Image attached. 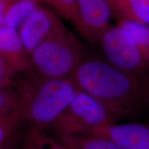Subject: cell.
Returning <instances> with one entry per match:
<instances>
[{"label": "cell", "mask_w": 149, "mask_h": 149, "mask_svg": "<svg viewBox=\"0 0 149 149\" xmlns=\"http://www.w3.org/2000/svg\"><path fill=\"white\" fill-rule=\"evenodd\" d=\"M79 24L77 29L85 38L98 43L115 17L110 0H77Z\"/></svg>", "instance_id": "7"}, {"label": "cell", "mask_w": 149, "mask_h": 149, "mask_svg": "<svg viewBox=\"0 0 149 149\" xmlns=\"http://www.w3.org/2000/svg\"><path fill=\"white\" fill-rule=\"evenodd\" d=\"M104 59L112 66L125 72L148 74L149 69L130 35L119 26H111L100 37Z\"/></svg>", "instance_id": "5"}, {"label": "cell", "mask_w": 149, "mask_h": 149, "mask_svg": "<svg viewBox=\"0 0 149 149\" xmlns=\"http://www.w3.org/2000/svg\"><path fill=\"white\" fill-rule=\"evenodd\" d=\"M19 95L12 87L0 88V117H6L18 112Z\"/></svg>", "instance_id": "17"}, {"label": "cell", "mask_w": 149, "mask_h": 149, "mask_svg": "<svg viewBox=\"0 0 149 149\" xmlns=\"http://www.w3.org/2000/svg\"><path fill=\"white\" fill-rule=\"evenodd\" d=\"M66 29L59 16L41 6L28 17L17 31L30 56L41 43Z\"/></svg>", "instance_id": "6"}, {"label": "cell", "mask_w": 149, "mask_h": 149, "mask_svg": "<svg viewBox=\"0 0 149 149\" xmlns=\"http://www.w3.org/2000/svg\"><path fill=\"white\" fill-rule=\"evenodd\" d=\"M40 3L49 6L59 17H62L72 23L77 28L79 16L77 0H38Z\"/></svg>", "instance_id": "14"}, {"label": "cell", "mask_w": 149, "mask_h": 149, "mask_svg": "<svg viewBox=\"0 0 149 149\" xmlns=\"http://www.w3.org/2000/svg\"><path fill=\"white\" fill-rule=\"evenodd\" d=\"M91 133L109 137L122 149H149V118L116 122Z\"/></svg>", "instance_id": "8"}, {"label": "cell", "mask_w": 149, "mask_h": 149, "mask_svg": "<svg viewBox=\"0 0 149 149\" xmlns=\"http://www.w3.org/2000/svg\"><path fill=\"white\" fill-rule=\"evenodd\" d=\"M71 78L79 90L102 102L118 122L149 118V74L130 73L102 57L85 56Z\"/></svg>", "instance_id": "1"}, {"label": "cell", "mask_w": 149, "mask_h": 149, "mask_svg": "<svg viewBox=\"0 0 149 149\" xmlns=\"http://www.w3.org/2000/svg\"><path fill=\"white\" fill-rule=\"evenodd\" d=\"M12 1L13 0H0V27L3 26L6 13Z\"/></svg>", "instance_id": "19"}, {"label": "cell", "mask_w": 149, "mask_h": 149, "mask_svg": "<svg viewBox=\"0 0 149 149\" xmlns=\"http://www.w3.org/2000/svg\"><path fill=\"white\" fill-rule=\"evenodd\" d=\"M119 122L114 115L95 97L78 90L53 129L57 137L91 133L103 126Z\"/></svg>", "instance_id": "4"}, {"label": "cell", "mask_w": 149, "mask_h": 149, "mask_svg": "<svg viewBox=\"0 0 149 149\" xmlns=\"http://www.w3.org/2000/svg\"><path fill=\"white\" fill-rule=\"evenodd\" d=\"M126 17L149 25V0H125L118 18Z\"/></svg>", "instance_id": "13"}, {"label": "cell", "mask_w": 149, "mask_h": 149, "mask_svg": "<svg viewBox=\"0 0 149 149\" xmlns=\"http://www.w3.org/2000/svg\"><path fill=\"white\" fill-rule=\"evenodd\" d=\"M0 55L8 61L17 74L32 70L30 56L15 29L3 26L0 27Z\"/></svg>", "instance_id": "9"}, {"label": "cell", "mask_w": 149, "mask_h": 149, "mask_svg": "<svg viewBox=\"0 0 149 149\" xmlns=\"http://www.w3.org/2000/svg\"><path fill=\"white\" fill-rule=\"evenodd\" d=\"M117 25L127 32L138 48L149 69V26L126 17L117 19Z\"/></svg>", "instance_id": "11"}, {"label": "cell", "mask_w": 149, "mask_h": 149, "mask_svg": "<svg viewBox=\"0 0 149 149\" xmlns=\"http://www.w3.org/2000/svg\"><path fill=\"white\" fill-rule=\"evenodd\" d=\"M17 74L12 66L0 55V88L12 87L16 82Z\"/></svg>", "instance_id": "18"}, {"label": "cell", "mask_w": 149, "mask_h": 149, "mask_svg": "<svg viewBox=\"0 0 149 149\" xmlns=\"http://www.w3.org/2000/svg\"><path fill=\"white\" fill-rule=\"evenodd\" d=\"M24 149H66L59 139H54L45 130H29Z\"/></svg>", "instance_id": "15"}, {"label": "cell", "mask_w": 149, "mask_h": 149, "mask_svg": "<svg viewBox=\"0 0 149 149\" xmlns=\"http://www.w3.org/2000/svg\"><path fill=\"white\" fill-rule=\"evenodd\" d=\"M23 126L18 112L0 117V148L15 139L17 133Z\"/></svg>", "instance_id": "16"}, {"label": "cell", "mask_w": 149, "mask_h": 149, "mask_svg": "<svg viewBox=\"0 0 149 149\" xmlns=\"http://www.w3.org/2000/svg\"><path fill=\"white\" fill-rule=\"evenodd\" d=\"M84 57L81 43L67 29L41 43L30 55L33 71L54 79L71 77Z\"/></svg>", "instance_id": "3"}, {"label": "cell", "mask_w": 149, "mask_h": 149, "mask_svg": "<svg viewBox=\"0 0 149 149\" xmlns=\"http://www.w3.org/2000/svg\"><path fill=\"white\" fill-rule=\"evenodd\" d=\"M40 6L38 0H13L6 13L3 26L17 31Z\"/></svg>", "instance_id": "12"}, {"label": "cell", "mask_w": 149, "mask_h": 149, "mask_svg": "<svg viewBox=\"0 0 149 149\" xmlns=\"http://www.w3.org/2000/svg\"><path fill=\"white\" fill-rule=\"evenodd\" d=\"M16 89L19 115L29 130L53 128L79 90L71 77L47 78L33 70L24 73Z\"/></svg>", "instance_id": "2"}, {"label": "cell", "mask_w": 149, "mask_h": 149, "mask_svg": "<svg viewBox=\"0 0 149 149\" xmlns=\"http://www.w3.org/2000/svg\"><path fill=\"white\" fill-rule=\"evenodd\" d=\"M57 138L66 149H122L109 137L95 133L72 134Z\"/></svg>", "instance_id": "10"}, {"label": "cell", "mask_w": 149, "mask_h": 149, "mask_svg": "<svg viewBox=\"0 0 149 149\" xmlns=\"http://www.w3.org/2000/svg\"><path fill=\"white\" fill-rule=\"evenodd\" d=\"M15 139L10 141L8 144H6L3 146L1 147L0 149H13V145L15 144Z\"/></svg>", "instance_id": "20"}]
</instances>
